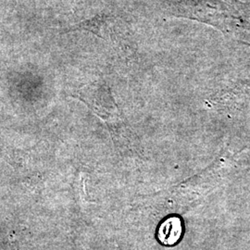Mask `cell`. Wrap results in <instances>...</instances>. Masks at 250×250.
<instances>
[{"label":"cell","instance_id":"obj_2","mask_svg":"<svg viewBox=\"0 0 250 250\" xmlns=\"http://www.w3.org/2000/svg\"><path fill=\"white\" fill-rule=\"evenodd\" d=\"M161 229L165 230V231H169V232L159 234L161 241L166 245H171V236H172V239L174 243L177 242L180 235H181V232H182L180 221L175 218L169 219L168 221H166L164 224L161 225Z\"/></svg>","mask_w":250,"mask_h":250},{"label":"cell","instance_id":"obj_1","mask_svg":"<svg viewBox=\"0 0 250 250\" xmlns=\"http://www.w3.org/2000/svg\"><path fill=\"white\" fill-rule=\"evenodd\" d=\"M107 17L104 15H98L92 19L86 20L84 21H82L80 23L72 26L69 30L65 32L70 31H87L91 32L94 35L99 36L100 38H105L104 36V29L107 25Z\"/></svg>","mask_w":250,"mask_h":250}]
</instances>
